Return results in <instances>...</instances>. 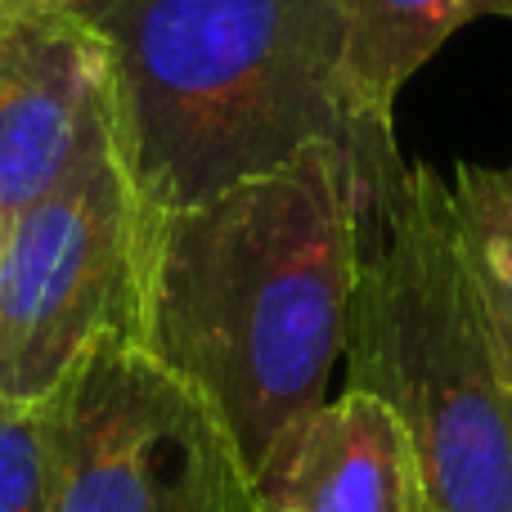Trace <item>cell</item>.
Listing matches in <instances>:
<instances>
[{
  "instance_id": "1",
  "label": "cell",
  "mask_w": 512,
  "mask_h": 512,
  "mask_svg": "<svg viewBox=\"0 0 512 512\" xmlns=\"http://www.w3.org/2000/svg\"><path fill=\"white\" fill-rule=\"evenodd\" d=\"M360 279V167L342 144L171 212L144 207L126 328L234 441L261 490L328 400Z\"/></svg>"
},
{
  "instance_id": "2",
  "label": "cell",
  "mask_w": 512,
  "mask_h": 512,
  "mask_svg": "<svg viewBox=\"0 0 512 512\" xmlns=\"http://www.w3.org/2000/svg\"><path fill=\"white\" fill-rule=\"evenodd\" d=\"M113 72V144L149 212L189 207L292 162L355 153L373 198L400 176L346 95L337 0H81Z\"/></svg>"
},
{
  "instance_id": "3",
  "label": "cell",
  "mask_w": 512,
  "mask_h": 512,
  "mask_svg": "<svg viewBox=\"0 0 512 512\" xmlns=\"http://www.w3.org/2000/svg\"><path fill=\"white\" fill-rule=\"evenodd\" d=\"M346 382L382 396L423 472V512H512V351L454 230L450 180L400 167L360 207Z\"/></svg>"
},
{
  "instance_id": "4",
  "label": "cell",
  "mask_w": 512,
  "mask_h": 512,
  "mask_svg": "<svg viewBox=\"0 0 512 512\" xmlns=\"http://www.w3.org/2000/svg\"><path fill=\"white\" fill-rule=\"evenodd\" d=\"M45 414V512H256V486L216 414L122 328L77 355Z\"/></svg>"
},
{
  "instance_id": "5",
  "label": "cell",
  "mask_w": 512,
  "mask_h": 512,
  "mask_svg": "<svg viewBox=\"0 0 512 512\" xmlns=\"http://www.w3.org/2000/svg\"><path fill=\"white\" fill-rule=\"evenodd\" d=\"M140 230L113 140L0 225V396L41 405L99 333L126 328Z\"/></svg>"
},
{
  "instance_id": "6",
  "label": "cell",
  "mask_w": 512,
  "mask_h": 512,
  "mask_svg": "<svg viewBox=\"0 0 512 512\" xmlns=\"http://www.w3.org/2000/svg\"><path fill=\"white\" fill-rule=\"evenodd\" d=\"M113 140V72L72 5L0 0V225Z\"/></svg>"
},
{
  "instance_id": "7",
  "label": "cell",
  "mask_w": 512,
  "mask_h": 512,
  "mask_svg": "<svg viewBox=\"0 0 512 512\" xmlns=\"http://www.w3.org/2000/svg\"><path fill=\"white\" fill-rule=\"evenodd\" d=\"M256 512H423V472L382 396L342 387L256 490Z\"/></svg>"
},
{
  "instance_id": "8",
  "label": "cell",
  "mask_w": 512,
  "mask_h": 512,
  "mask_svg": "<svg viewBox=\"0 0 512 512\" xmlns=\"http://www.w3.org/2000/svg\"><path fill=\"white\" fill-rule=\"evenodd\" d=\"M346 27V95L351 113L378 140H396V99L414 72L477 18L512 23V0H337Z\"/></svg>"
},
{
  "instance_id": "9",
  "label": "cell",
  "mask_w": 512,
  "mask_h": 512,
  "mask_svg": "<svg viewBox=\"0 0 512 512\" xmlns=\"http://www.w3.org/2000/svg\"><path fill=\"white\" fill-rule=\"evenodd\" d=\"M454 230L490 324L512 351V158L459 162L450 180Z\"/></svg>"
},
{
  "instance_id": "10",
  "label": "cell",
  "mask_w": 512,
  "mask_h": 512,
  "mask_svg": "<svg viewBox=\"0 0 512 512\" xmlns=\"http://www.w3.org/2000/svg\"><path fill=\"white\" fill-rule=\"evenodd\" d=\"M50 414L0 396V512H45L50 499Z\"/></svg>"
},
{
  "instance_id": "11",
  "label": "cell",
  "mask_w": 512,
  "mask_h": 512,
  "mask_svg": "<svg viewBox=\"0 0 512 512\" xmlns=\"http://www.w3.org/2000/svg\"><path fill=\"white\" fill-rule=\"evenodd\" d=\"M36 5H81V0H36Z\"/></svg>"
}]
</instances>
